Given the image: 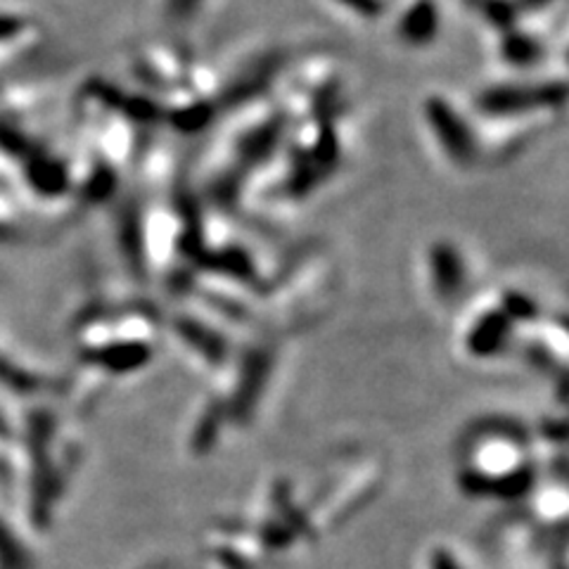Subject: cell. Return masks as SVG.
I'll return each mask as SVG.
<instances>
[{
  "instance_id": "6da1fadb",
  "label": "cell",
  "mask_w": 569,
  "mask_h": 569,
  "mask_svg": "<svg viewBox=\"0 0 569 569\" xmlns=\"http://www.w3.org/2000/svg\"><path fill=\"white\" fill-rule=\"evenodd\" d=\"M567 475L565 418L531 425L518 416H482L458 435L453 482L472 503L498 512L522 506L543 482Z\"/></svg>"
},
{
  "instance_id": "7a4b0ae2",
  "label": "cell",
  "mask_w": 569,
  "mask_h": 569,
  "mask_svg": "<svg viewBox=\"0 0 569 569\" xmlns=\"http://www.w3.org/2000/svg\"><path fill=\"white\" fill-rule=\"evenodd\" d=\"M546 323L539 301L522 290H508L475 309L456 335L460 363L491 370L525 363L533 335Z\"/></svg>"
},
{
  "instance_id": "3957f363",
  "label": "cell",
  "mask_w": 569,
  "mask_h": 569,
  "mask_svg": "<svg viewBox=\"0 0 569 569\" xmlns=\"http://www.w3.org/2000/svg\"><path fill=\"white\" fill-rule=\"evenodd\" d=\"M425 117L435 138L456 164H470L477 157V142L472 131L453 107L443 98H432L425 107Z\"/></svg>"
},
{
  "instance_id": "277c9868",
  "label": "cell",
  "mask_w": 569,
  "mask_h": 569,
  "mask_svg": "<svg viewBox=\"0 0 569 569\" xmlns=\"http://www.w3.org/2000/svg\"><path fill=\"white\" fill-rule=\"evenodd\" d=\"M427 280H430L432 297L441 307H451V301L466 292L468 269L458 247L449 242L432 244L427 254Z\"/></svg>"
},
{
  "instance_id": "5b68a950",
  "label": "cell",
  "mask_w": 569,
  "mask_h": 569,
  "mask_svg": "<svg viewBox=\"0 0 569 569\" xmlns=\"http://www.w3.org/2000/svg\"><path fill=\"white\" fill-rule=\"evenodd\" d=\"M565 88L562 86H501L491 88L482 98H479V107L487 114L508 117L527 110H539V107H553L556 102H562Z\"/></svg>"
},
{
  "instance_id": "8992f818",
  "label": "cell",
  "mask_w": 569,
  "mask_h": 569,
  "mask_svg": "<svg viewBox=\"0 0 569 569\" xmlns=\"http://www.w3.org/2000/svg\"><path fill=\"white\" fill-rule=\"evenodd\" d=\"M437 29H439V10L432 0H420V3H416L403 14L401 36L408 43L422 46L427 41H432Z\"/></svg>"
},
{
  "instance_id": "52a82bcc",
  "label": "cell",
  "mask_w": 569,
  "mask_h": 569,
  "mask_svg": "<svg viewBox=\"0 0 569 569\" xmlns=\"http://www.w3.org/2000/svg\"><path fill=\"white\" fill-rule=\"evenodd\" d=\"M416 569H477V567L468 560L466 553H462L460 546L443 539H435L420 550Z\"/></svg>"
},
{
  "instance_id": "ba28073f",
  "label": "cell",
  "mask_w": 569,
  "mask_h": 569,
  "mask_svg": "<svg viewBox=\"0 0 569 569\" xmlns=\"http://www.w3.org/2000/svg\"><path fill=\"white\" fill-rule=\"evenodd\" d=\"M27 176H29V186L33 188V192H43V194L64 192L67 173L58 162H52V159H46V157L31 159V162L27 164Z\"/></svg>"
},
{
  "instance_id": "9c48e42d",
  "label": "cell",
  "mask_w": 569,
  "mask_h": 569,
  "mask_svg": "<svg viewBox=\"0 0 569 569\" xmlns=\"http://www.w3.org/2000/svg\"><path fill=\"white\" fill-rule=\"evenodd\" d=\"M27 31H29V22L24 14L0 10V56L8 52L14 43H20Z\"/></svg>"
},
{
  "instance_id": "30bf717a",
  "label": "cell",
  "mask_w": 569,
  "mask_h": 569,
  "mask_svg": "<svg viewBox=\"0 0 569 569\" xmlns=\"http://www.w3.org/2000/svg\"><path fill=\"white\" fill-rule=\"evenodd\" d=\"M202 0H167V14L173 22H188L200 10Z\"/></svg>"
}]
</instances>
